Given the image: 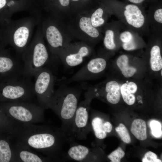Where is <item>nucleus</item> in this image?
<instances>
[{"label":"nucleus","mask_w":162,"mask_h":162,"mask_svg":"<svg viewBox=\"0 0 162 162\" xmlns=\"http://www.w3.org/2000/svg\"><path fill=\"white\" fill-rule=\"evenodd\" d=\"M104 121L101 117L96 116L92 117L90 122L91 128H92L95 136L98 139H103L107 136L104 127Z\"/></svg>","instance_id":"412c9836"},{"label":"nucleus","mask_w":162,"mask_h":162,"mask_svg":"<svg viewBox=\"0 0 162 162\" xmlns=\"http://www.w3.org/2000/svg\"><path fill=\"white\" fill-rule=\"evenodd\" d=\"M127 87L130 92L133 94L135 93L137 91V85L133 82L130 81L127 83Z\"/></svg>","instance_id":"473e14b6"},{"label":"nucleus","mask_w":162,"mask_h":162,"mask_svg":"<svg viewBox=\"0 0 162 162\" xmlns=\"http://www.w3.org/2000/svg\"><path fill=\"white\" fill-rule=\"evenodd\" d=\"M162 69H161V73H161V76H162Z\"/></svg>","instance_id":"58836bf2"},{"label":"nucleus","mask_w":162,"mask_h":162,"mask_svg":"<svg viewBox=\"0 0 162 162\" xmlns=\"http://www.w3.org/2000/svg\"><path fill=\"white\" fill-rule=\"evenodd\" d=\"M34 83L24 76L17 79L0 81V99L8 102H34Z\"/></svg>","instance_id":"423d86ee"},{"label":"nucleus","mask_w":162,"mask_h":162,"mask_svg":"<svg viewBox=\"0 0 162 162\" xmlns=\"http://www.w3.org/2000/svg\"><path fill=\"white\" fill-rule=\"evenodd\" d=\"M114 36V32L112 30H108L106 31L104 44L105 47L108 50H112L115 47Z\"/></svg>","instance_id":"a878e982"},{"label":"nucleus","mask_w":162,"mask_h":162,"mask_svg":"<svg viewBox=\"0 0 162 162\" xmlns=\"http://www.w3.org/2000/svg\"><path fill=\"white\" fill-rule=\"evenodd\" d=\"M1 80V78H0V81Z\"/></svg>","instance_id":"ea45409f"},{"label":"nucleus","mask_w":162,"mask_h":162,"mask_svg":"<svg viewBox=\"0 0 162 162\" xmlns=\"http://www.w3.org/2000/svg\"><path fill=\"white\" fill-rule=\"evenodd\" d=\"M71 8H78L83 5L82 0H70Z\"/></svg>","instance_id":"f704fd0d"},{"label":"nucleus","mask_w":162,"mask_h":162,"mask_svg":"<svg viewBox=\"0 0 162 162\" xmlns=\"http://www.w3.org/2000/svg\"><path fill=\"white\" fill-rule=\"evenodd\" d=\"M22 11L18 1L14 0H0V24L2 25L10 21L13 14Z\"/></svg>","instance_id":"4468645a"},{"label":"nucleus","mask_w":162,"mask_h":162,"mask_svg":"<svg viewBox=\"0 0 162 162\" xmlns=\"http://www.w3.org/2000/svg\"><path fill=\"white\" fill-rule=\"evenodd\" d=\"M104 130L107 134L111 132L112 129V126L110 122L104 121Z\"/></svg>","instance_id":"c9c22d12"},{"label":"nucleus","mask_w":162,"mask_h":162,"mask_svg":"<svg viewBox=\"0 0 162 162\" xmlns=\"http://www.w3.org/2000/svg\"><path fill=\"white\" fill-rule=\"evenodd\" d=\"M91 149L80 145L71 146L67 153L69 158L80 162H89L91 159Z\"/></svg>","instance_id":"dca6fc26"},{"label":"nucleus","mask_w":162,"mask_h":162,"mask_svg":"<svg viewBox=\"0 0 162 162\" xmlns=\"http://www.w3.org/2000/svg\"><path fill=\"white\" fill-rule=\"evenodd\" d=\"M34 77V91L37 102L44 109H49L55 91V78L52 72L44 67L38 70Z\"/></svg>","instance_id":"6e6552de"},{"label":"nucleus","mask_w":162,"mask_h":162,"mask_svg":"<svg viewBox=\"0 0 162 162\" xmlns=\"http://www.w3.org/2000/svg\"><path fill=\"white\" fill-rule=\"evenodd\" d=\"M121 92L124 101L128 105H133L135 102L134 94L131 93L127 87V83H123L120 88Z\"/></svg>","instance_id":"393cba45"},{"label":"nucleus","mask_w":162,"mask_h":162,"mask_svg":"<svg viewBox=\"0 0 162 162\" xmlns=\"http://www.w3.org/2000/svg\"><path fill=\"white\" fill-rule=\"evenodd\" d=\"M154 17L155 20L160 23H162V9L157 10L154 12Z\"/></svg>","instance_id":"72a5a7b5"},{"label":"nucleus","mask_w":162,"mask_h":162,"mask_svg":"<svg viewBox=\"0 0 162 162\" xmlns=\"http://www.w3.org/2000/svg\"><path fill=\"white\" fill-rule=\"evenodd\" d=\"M45 3L46 8L55 17L61 10L71 8L70 0H45Z\"/></svg>","instance_id":"f3484780"},{"label":"nucleus","mask_w":162,"mask_h":162,"mask_svg":"<svg viewBox=\"0 0 162 162\" xmlns=\"http://www.w3.org/2000/svg\"><path fill=\"white\" fill-rule=\"evenodd\" d=\"M15 162H43L52 160L35 152L33 150L16 141L12 145Z\"/></svg>","instance_id":"ddd939ff"},{"label":"nucleus","mask_w":162,"mask_h":162,"mask_svg":"<svg viewBox=\"0 0 162 162\" xmlns=\"http://www.w3.org/2000/svg\"><path fill=\"white\" fill-rule=\"evenodd\" d=\"M12 136L16 141L52 160L59 157L64 142L68 140L61 129L36 124H20Z\"/></svg>","instance_id":"f257e3e1"},{"label":"nucleus","mask_w":162,"mask_h":162,"mask_svg":"<svg viewBox=\"0 0 162 162\" xmlns=\"http://www.w3.org/2000/svg\"><path fill=\"white\" fill-rule=\"evenodd\" d=\"M150 65L151 69L154 71H158L162 68V58L160 49L157 45H154L150 51Z\"/></svg>","instance_id":"5701e85b"},{"label":"nucleus","mask_w":162,"mask_h":162,"mask_svg":"<svg viewBox=\"0 0 162 162\" xmlns=\"http://www.w3.org/2000/svg\"><path fill=\"white\" fill-rule=\"evenodd\" d=\"M8 117L19 124H36L44 121V109L38 103L8 102L3 105Z\"/></svg>","instance_id":"39448f33"},{"label":"nucleus","mask_w":162,"mask_h":162,"mask_svg":"<svg viewBox=\"0 0 162 162\" xmlns=\"http://www.w3.org/2000/svg\"></svg>","instance_id":"a19ab883"},{"label":"nucleus","mask_w":162,"mask_h":162,"mask_svg":"<svg viewBox=\"0 0 162 162\" xmlns=\"http://www.w3.org/2000/svg\"><path fill=\"white\" fill-rule=\"evenodd\" d=\"M79 26L82 32L90 37L96 38L99 35L98 30L92 25L89 17H81L79 22Z\"/></svg>","instance_id":"4be33fe9"},{"label":"nucleus","mask_w":162,"mask_h":162,"mask_svg":"<svg viewBox=\"0 0 162 162\" xmlns=\"http://www.w3.org/2000/svg\"><path fill=\"white\" fill-rule=\"evenodd\" d=\"M150 126L153 136L157 138L162 136V126L159 122L157 120H152L150 123Z\"/></svg>","instance_id":"cd10ccee"},{"label":"nucleus","mask_w":162,"mask_h":162,"mask_svg":"<svg viewBox=\"0 0 162 162\" xmlns=\"http://www.w3.org/2000/svg\"><path fill=\"white\" fill-rule=\"evenodd\" d=\"M124 14L128 23L134 27L140 28L144 24V17L139 7L135 4L126 5Z\"/></svg>","instance_id":"2eb2a0df"},{"label":"nucleus","mask_w":162,"mask_h":162,"mask_svg":"<svg viewBox=\"0 0 162 162\" xmlns=\"http://www.w3.org/2000/svg\"><path fill=\"white\" fill-rule=\"evenodd\" d=\"M15 162L11 146L9 142L4 140H0V162Z\"/></svg>","instance_id":"aec40b11"},{"label":"nucleus","mask_w":162,"mask_h":162,"mask_svg":"<svg viewBox=\"0 0 162 162\" xmlns=\"http://www.w3.org/2000/svg\"><path fill=\"white\" fill-rule=\"evenodd\" d=\"M30 14V16L11 20L3 25L1 32V43L4 45H10L20 56L30 43L34 27L38 25L41 20V13Z\"/></svg>","instance_id":"f03ea898"},{"label":"nucleus","mask_w":162,"mask_h":162,"mask_svg":"<svg viewBox=\"0 0 162 162\" xmlns=\"http://www.w3.org/2000/svg\"><path fill=\"white\" fill-rule=\"evenodd\" d=\"M116 64L122 75L126 78L132 77L136 71V69L128 64V58L125 55L120 56L116 61Z\"/></svg>","instance_id":"a211bd4d"},{"label":"nucleus","mask_w":162,"mask_h":162,"mask_svg":"<svg viewBox=\"0 0 162 162\" xmlns=\"http://www.w3.org/2000/svg\"><path fill=\"white\" fill-rule=\"evenodd\" d=\"M136 44L133 41V40L127 42L123 43L122 47L126 50L129 51L134 50L136 48Z\"/></svg>","instance_id":"2f4dec72"},{"label":"nucleus","mask_w":162,"mask_h":162,"mask_svg":"<svg viewBox=\"0 0 162 162\" xmlns=\"http://www.w3.org/2000/svg\"><path fill=\"white\" fill-rule=\"evenodd\" d=\"M103 13V10L100 8H97L93 13L90 20L93 26L95 28L98 27L104 23L105 21L102 17Z\"/></svg>","instance_id":"b1692460"},{"label":"nucleus","mask_w":162,"mask_h":162,"mask_svg":"<svg viewBox=\"0 0 162 162\" xmlns=\"http://www.w3.org/2000/svg\"><path fill=\"white\" fill-rule=\"evenodd\" d=\"M107 65L106 60L97 57L90 60L74 74L67 80V83L89 81L102 72Z\"/></svg>","instance_id":"f8f14e48"},{"label":"nucleus","mask_w":162,"mask_h":162,"mask_svg":"<svg viewBox=\"0 0 162 162\" xmlns=\"http://www.w3.org/2000/svg\"><path fill=\"white\" fill-rule=\"evenodd\" d=\"M38 25L32 40L21 56L23 62V76L29 78L34 77L49 60L41 26Z\"/></svg>","instance_id":"20e7f679"},{"label":"nucleus","mask_w":162,"mask_h":162,"mask_svg":"<svg viewBox=\"0 0 162 162\" xmlns=\"http://www.w3.org/2000/svg\"><path fill=\"white\" fill-rule=\"evenodd\" d=\"M120 38L123 43H127L133 40V36L130 32L124 31L120 34Z\"/></svg>","instance_id":"7c9ffc66"},{"label":"nucleus","mask_w":162,"mask_h":162,"mask_svg":"<svg viewBox=\"0 0 162 162\" xmlns=\"http://www.w3.org/2000/svg\"><path fill=\"white\" fill-rule=\"evenodd\" d=\"M130 2L134 4H140L143 2L145 0H128Z\"/></svg>","instance_id":"e433bc0d"},{"label":"nucleus","mask_w":162,"mask_h":162,"mask_svg":"<svg viewBox=\"0 0 162 162\" xmlns=\"http://www.w3.org/2000/svg\"><path fill=\"white\" fill-rule=\"evenodd\" d=\"M81 94L80 89L62 85L55 91L49 105V109H51L61 120V129L68 140Z\"/></svg>","instance_id":"7ed1b4c3"},{"label":"nucleus","mask_w":162,"mask_h":162,"mask_svg":"<svg viewBox=\"0 0 162 162\" xmlns=\"http://www.w3.org/2000/svg\"><path fill=\"white\" fill-rule=\"evenodd\" d=\"M125 155V153L120 147H118L107 156L112 162H120Z\"/></svg>","instance_id":"c85d7f7f"},{"label":"nucleus","mask_w":162,"mask_h":162,"mask_svg":"<svg viewBox=\"0 0 162 162\" xmlns=\"http://www.w3.org/2000/svg\"><path fill=\"white\" fill-rule=\"evenodd\" d=\"M57 18L53 16L47 17L42 22V32L48 44L53 58H57L61 50L67 44L59 26Z\"/></svg>","instance_id":"1a4fd4ad"},{"label":"nucleus","mask_w":162,"mask_h":162,"mask_svg":"<svg viewBox=\"0 0 162 162\" xmlns=\"http://www.w3.org/2000/svg\"><path fill=\"white\" fill-rule=\"evenodd\" d=\"M131 131L137 139L141 140H146L147 137L145 122L141 119H135L132 124Z\"/></svg>","instance_id":"6ab92c4d"},{"label":"nucleus","mask_w":162,"mask_h":162,"mask_svg":"<svg viewBox=\"0 0 162 162\" xmlns=\"http://www.w3.org/2000/svg\"><path fill=\"white\" fill-rule=\"evenodd\" d=\"M0 43V78L1 80L19 79L23 76V65Z\"/></svg>","instance_id":"9b49d317"},{"label":"nucleus","mask_w":162,"mask_h":162,"mask_svg":"<svg viewBox=\"0 0 162 162\" xmlns=\"http://www.w3.org/2000/svg\"><path fill=\"white\" fill-rule=\"evenodd\" d=\"M90 0H82V2L83 5H86L89 2Z\"/></svg>","instance_id":"4c0bfd02"},{"label":"nucleus","mask_w":162,"mask_h":162,"mask_svg":"<svg viewBox=\"0 0 162 162\" xmlns=\"http://www.w3.org/2000/svg\"><path fill=\"white\" fill-rule=\"evenodd\" d=\"M91 51V48L86 44L68 43L60 51L57 58L65 66L71 68L82 63L84 58L88 56Z\"/></svg>","instance_id":"9d476101"},{"label":"nucleus","mask_w":162,"mask_h":162,"mask_svg":"<svg viewBox=\"0 0 162 162\" xmlns=\"http://www.w3.org/2000/svg\"><path fill=\"white\" fill-rule=\"evenodd\" d=\"M121 140L126 143H129L131 142L130 137L127 129L122 124L120 123L119 126L115 128Z\"/></svg>","instance_id":"bb28decb"},{"label":"nucleus","mask_w":162,"mask_h":162,"mask_svg":"<svg viewBox=\"0 0 162 162\" xmlns=\"http://www.w3.org/2000/svg\"><path fill=\"white\" fill-rule=\"evenodd\" d=\"M142 162H160L161 160L157 158V156L154 152L149 151L146 153L142 160Z\"/></svg>","instance_id":"c756f323"},{"label":"nucleus","mask_w":162,"mask_h":162,"mask_svg":"<svg viewBox=\"0 0 162 162\" xmlns=\"http://www.w3.org/2000/svg\"><path fill=\"white\" fill-rule=\"evenodd\" d=\"M93 98L91 93L86 90L84 99L78 104L75 112L68 136V141L86 139L91 128L89 113L90 104Z\"/></svg>","instance_id":"0eeeda50"}]
</instances>
